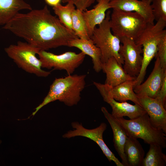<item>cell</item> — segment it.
I'll list each match as a JSON object with an SVG mask.
<instances>
[{"label": "cell", "mask_w": 166, "mask_h": 166, "mask_svg": "<svg viewBox=\"0 0 166 166\" xmlns=\"http://www.w3.org/2000/svg\"><path fill=\"white\" fill-rule=\"evenodd\" d=\"M2 28L40 50L69 47L71 41L78 38L73 31L66 27L51 14L46 5L26 13H18Z\"/></svg>", "instance_id": "1"}, {"label": "cell", "mask_w": 166, "mask_h": 166, "mask_svg": "<svg viewBox=\"0 0 166 166\" xmlns=\"http://www.w3.org/2000/svg\"><path fill=\"white\" fill-rule=\"evenodd\" d=\"M85 74L69 75L64 77L56 78L50 86L43 101L33 113L34 116L42 107L56 100L68 106L77 105L81 99V93L86 84Z\"/></svg>", "instance_id": "2"}, {"label": "cell", "mask_w": 166, "mask_h": 166, "mask_svg": "<svg viewBox=\"0 0 166 166\" xmlns=\"http://www.w3.org/2000/svg\"><path fill=\"white\" fill-rule=\"evenodd\" d=\"M112 9L109 24L113 34L120 39L125 37L135 41L148 22L136 12Z\"/></svg>", "instance_id": "3"}, {"label": "cell", "mask_w": 166, "mask_h": 166, "mask_svg": "<svg viewBox=\"0 0 166 166\" xmlns=\"http://www.w3.org/2000/svg\"><path fill=\"white\" fill-rule=\"evenodd\" d=\"M4 50L8 56L17 65L26 72L40 77H46L50 71L42 69V63L36 57L40 50L27 42H18L12 44Z\"/></svg>", "instance_id": "4"}, {"label": "cell", "mask_w": 166, "mask_h": 166, "mask_svg": "<svg viewBox=\"0 0 166 166\" xmlns=\"http://www.w3.org/2000/svg\"><path fill=\"white\" fill-rule=\"evenodd\" d=\"M115 118L124 128L128 136L141 139L149 144H157L163 148H166V133L152 125L147 113L133 119Z\"/></svg>", "instance_id": "5"}, {"label": "cell", "mask_w": 166, "mask_h": 166, "mask_svg": "<svg viewBox=\"0 0 166 166\" xmlns=\"http://www.w3.org/2000/svg\"><path fill=\"white\" fill-rule=\"evenodd\" d=\"M110 17V12L109 11L103 22L98 27L95 28L90 38L101 51L102 63L114 57L122 66L124 60L120 52L121 40L111 31L109 24Z\"/></svg>", "instance_id": "6"}, {"label": "cell", "mask_w": 166, "mask_h": 166, "mask_svg": "<svg viewBox=\"0 0 166 166\" xmlns=\"http://www.w3.org/2000/svg\"><path fill=\"white\" fill-rule=\"evenodd\" d=\"M42 68L65 70L71 75L83 62L85 55L82 52L77 53L68 51L57 55L45 50H40L37 54Z\"/></svg>", "instance_id": "7"}, {"label": "cell", "mask_w": 166, "mask_h": 166, "mask_svg": "<svg viewBox=\"0 0 166 166\" xmlns=\"http://www.w3.org/2000/svg\"><path fill=\"white\" fill-rule=\"evenodd\" d=\"M71 125L73 129L70 130L65 133L62 136L63 138H70L81 136L89 138L98 144L110 162L113 161L117 166H124L104 141L103 134L107 128L106 124L102 122L97 127L92 129L85 128L81 123L77 121L72 122Z\"/></svg>", "instance_id": "8"}, {"label": "cell", "mask_w": 166, "mask_h": 166, "mask_svg": "<svg viewBox=\"0 0 166 166\" xmlns=\"http://www.w3.org/2000/svg\"><path fill=\"white\" fill-rule=\"evenodd\" d=\"M120 39L122 44L121 45L120 52L124 60L123 69L129 75L136 78L141 67L142 46L131 39L124 37Z\"/></svg>", "instance_id": "9"}, {"label": "cell", "mask_w": 166, "mask_h": 166, "mask_svg": "<svg viewBox=\"0 0 166 166\" xmlns=\"http://www.w3.org/2000/svg\"><path fill=\"white\" fill-rule=\"evenodd\" d=\"M93 84L99 91L104 101L112 108V115L115 118L128 117L130 119H136L146 113L140 105L130 104L126 101L120 102L115 100L109 94V86L95 81Z\"/></svg>", "instance_id": "10"}, {"label": "cell", "mask_w": 166, "mask_h": 166, "mask_svg": "<svg viewBox=\"0 0 166 166\" xmlns=\"http://www.w3.org/2000/svg\"><path fill=\"white\" fill-rule=\"evenodd\" d=\"M156 58L153 69L148 78L144 83L134 87L133 90L136 95L155 98L160 90L166 76V69L161 66L158 57Z\"/></svg>", "instance_id": "11"}, {"label": "cell", "mask_w": 166, "mask_h": 166, "mask_svg": "<svg viewBox=\"0 0 166 166\" xmlns=\"http://www.w3.org/2000/svg\"><path fill=\"white\" fill-rule=\"evenodd\" d=\"M142 107L148 115L152 125L166 133V110L161 102L156 98L137 95Z\"/></svg>", "instance_id": "12"}, {"label": "cell", "mask_w": 166, "mask_h": 166, "mask_svg": "<svg viewBox=\"0 0 166 166\" xmlns=\"http://www.w3.org/2000/svg\"><path fill=\"white\" fill-rule=\"evenodd\" d=\"M149 0H110V9L136 12L149 23H154L155 18Z\"/></svg>", "instance_id": "13"}, {"label": "cell", "mask_w": 166, "mask_h": 166, "mask_svg": "<svg viewBox=\"0 0 166 166\" xmlns=\"http://www.w3.org/2000/svg\"><path fill=\"white\" fill-rule=\"evenodd\" d=\"M101 67L102 70L106 74L105 84L111 87L136 78L128 74L114 57H110L106 62L102 63Z\"/></svg>", "instance_id": "14"}, {"label": "cell", "mask_w": 166, "mask_h": 166, "mask_svg": "<svg viewBox=\"0 0 166 166\" xmlns=\"http://www.w3.org/2000/svg\"><path fill=\"white\" fill-rule=\"evenodd\" d=\"M101 110L112 129L115 148L121 157V163L124 166H128L124 153V147L128 137L126 132L123 127L108 112L106 108L102 107Z\"/></svg>", "instance_id": "15"}, {"label": "cell", "mask_w": 166, "mask_h": 166, "mask_svg": "<svg viewBox=\"0 0 166 166\" xmlns=\"http://www.w3.org/2000/svg\"><path fill=\"white\" fill-rule=\"evenodd\" d=\"M110 1L97 0V3L93 9L86 10L82 12L90 38L95 28L105 19L106 11L110 9L109 5Z\"/></svg>", "instance_id": "16"}, {"label": "cell", "mask_w": 166, "mask_h": 166, "mask_svg": "<svg viewBox=\"0 0 166 166\" xmlns=\"http://www.w3.org/2000/svg\"><path fill=\"white\" fill-rule=\"evenodd\" d=\"M69 47L77 48L85 55L89 56L92 58L93 69L95 72L98 73L102 70L101 51L90 38L89 39L78 38H74L70 42Z\"/></svg>", "instance_id": "17"}, {"label": "cell", "mask_w": 166, "mask_h": 166, "mask_svg": "<svg viewBox=\"0 0 166 166\" xmlns=\"http://www.w3.org/2000/svg\"><path fill=\"white\" fill-rule=\"evenodd\" d=\"M23 10L32 9L23 0H0V25H5Z\"/></svg>", "instance_id": "18"}, {"label": "cell", "mask_w": 166, "mask_h": 166, "mask_svg": "<svg viewBox=\"0 0 166 166\" xmlns=\"http://www.w3.org/2000/svg\"><path fill=\"white\" fill-rule=\"evenodd\" d=\"M135 79L127 81L113 87L108 85L109 94L113 98L119 102L130 100L141 106L137 95L133 90L136 83Z\"/></svg>", "instance_id": "19"}, {"label": "cell", "mask_w": 166, "mask_h": 166, "mask_svg": "<svg viewBox=\"0 0 166 166\" xmlns=\"http://www.w3.org/2000/svg\"><path fill=\"white\" fill-rule=\"evenodd\" d=\"M124 153L128 166H141L145 152L137 138L128 136Z\"/></svg>", "instance_id": "20"}, {"label": "cell", "mask_w": 166, "mask_h": 166, "mask_svg": "<svg viewBox=\"0 0 166 166\" xmlns=\"http://www.w3.org/2000/svg\"><path fill=\"white\" fill-rule=\"evenodd\" d=\"M149 150L144 158L141 166H165L166 155L162 151L163 148L159 144H149Z\"/></svg>", "instance_id": "21"}, {"label": "cell", "mask_w": 166, "mask_h": 166, "mask_svg": "<svg viewBox=\"0 0 166 166\" xmlns=\"http://www.w3.org/2000/svg\"><path fill=\"white\" fill-rule=\"evenodd\" d=\"M67 3L65 6L60 3L53 7V9L61 23L68 29L73 30L72 14L76 7L72 2Z\"/></svg>", "instance_id": "22"}, {"label": "cell", "mask_w": 166, "mask_h": 166, "mask_svg": "<svg viewBox=\"0 0 166 166\" xmlns=\"http://www.w3.org/2000/svg\"><path fill=\"white\" fill-rule=\"evenodd\" d=\"M73 30L78 38L89 39L87 28L83 16L82 12L75 9L72 14Z\"/></svg>", "instance_id": "23"}, {"label": "cell", "mask_w": 166, "mask_h": 166, "mask_svg": "<svg viewBox=\"0 0 166 166\" xmlns=\"http://www.w3.org/2000/svg\"><path fill=\"white\" fill-rule=\"evenodd\" d=\"M151 5L155 19L166 21V0H152Z\"/></svg>", "instance_id": "24"}, {"label": "cell", "mask_w": 166, "mask_h": 166, "mask_svg": "<svg viewBox=\"0 0 166 166\" xmlns=\"http://www.w3.org/2000/svg\"><path fill=\"white\" fill-rule=\"evenodd\" d=\"M155 57H158L161 66L164 69H166V36L159 43Z\"/></svg>", "instance_id": "25"}, {"label": "cell", "mask_w": 166, "mask_h": 166, "mask_svg": "<svg viewBox=\"0 0 166 166\" xmlns=\"http://www.w3.org/2000/svg\"><path fill=\"white\" fill-rule=\"evenodd\" d=\"M96 0H62L63 3L72 2L75 6L76 9L82 12L87 10Z\"/></svg>", "instance_id": "26"}, {"label": "cell", "mask_w": 166, "mask_h": 166, "mask_svg": "<svg viewBox=\"0 0 166 166\" xmlns=\"http://www.w3.org/2000/svg\"><path fill=\"white\" fill-rule=\"evenodd\" d=\"M155 98L159 100L165 109L166 108V76L164 77L160 88Z\"/></svg>", "instance_id": "27"}, {"label": "cell", "mask_w": 166, "mask_h": 166, "mask_svg": "<svg viewBox=\"0 0 166 166\" xmlns=\"http://www.w3.org/2000/svg\"><path fill=\"white\" fill-rule=\"evenodd\" d=\"M48 5L54 7L60 3L62 0H44Z\"/></svg>", "instance_id": "28"}, {"label": "cell", "mask_w": 166, "mask_h": 166, "mask_svg": "<svg viewBox=\"0 0 166 166\" xmlns=\"http://www.w3.org/2000/svg\"><path fill=\"white\" fill-rule=\"evenodd\" d=\"M1 143H2V141L1 140H0V144H1Z\"/></svg>", "instance_id": "29"}, {"label": "cell", "mask_w": 166, "mask_h": 166, "mask_svg": "<svg viewBox=\"0 0 166 166\" xmlns=\"http://www.w3.org/2000/svg\"><path fill=\"white\" fill-rule=\"evenodd\" d=\"M149 0L151 2V1L152 0Z\"/></svg>", "instance_id": "30"}]
</instances>
